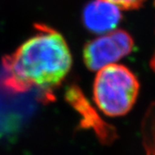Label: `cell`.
<instances>
[{
  "label": "cell",
  "instance_id": "1",
  "mask_svg": "<svg viewBox=\"0 0 155 155\" xmlns=\"http://www.w3.org/2000/svg\"><path fill=\"white\" fill-rule=\"evenodd\" d=\"M72 63L70 49L61 33L36 24L34 34L3 58L4 83L16 93L33 88L51 90L63 82Z\"/></svg>",
  "mask_w": 155,
  "mask_h": 155
},
{
  "label": "cell",
  "instance_id": "2",
  "mask_svg": "<svg viewBox=\"0 0 155 155\" xmlns=\"http://www.w3.org/2000/svg\"><path fill=\"white\" fill-rule=\"evenodd\" d=\"M140 84L127 66L111 64L96 71L93 97L96 107L108 117L126 115L135 106Z\"/></svg>",
  "mask_w": 155,
  "mask_h": 155
},
{
  "label": "cell",
  "instance_id": "3",
  "mask_svg": "<svg viewBox=\"0 0 155 155\" xmlns=\"http://www.w3.org/2000/svg\"><path fill=\"white\" fill-rule=\"evenodd\" d=\"M134 47L135 41L128 32L115 29L85 44L82 53L83 62L88 69L96 72L127 56Z\"/></svg>",
  "mask_w": 155,
  "mask_h": 155
},
{
  "label": "cell",
  "instance_id": "4",
  "mask_svg": "<svg viewBox=\"0 0 155 155\" xmlns=\"http://www.w3.org/2000/svg\"><path fill=\"white\" fill-rule=\"evenodd\" d=\"M84 27L96 35H103L117 28L123 15L121 9L105 0H93L82 10Z\"/></svg>",
  "mask_w": 155,
  "mask_h": 155
},
{
  "label": "cell",
  "instance_id": "5",
  "mask_svg": "<svg viewBox=\"0 0 155 155\" xmlns=\"http://www.w3.org/2000/svg\"><path fill=\"white\" fill-rule=\"evenodd\" d=\"M142 146L146 155H155V101L145 111L140 125Z\"/></svg>",
  "mask_w": 155,
  "mask_h": 155
},
{
  "label": "cell",
  "instance_id": "6",
  "mask_svg": "<svg viewBox=\"0 0 155 155\" xmlns=\"http://www.w3.org/2000/svg\"><path fill=\"white\" fill-rule=\"evenodd\" d=\"M105 1L116 5L121 10H134L139 8L144 4L145 0H105Z\"/></svg>",
  "mask_w": 155,
  "mask_h": 155
},
{
  "label": "cell",
  "instance_id": "7",
  "mask_svg": "<svg viewBox=\"0 0 155 155\" xmlns=\"http://www.w3.org/2000/svg\"><path fill=\"white\" fill-rule=\"evenodd\" d=\"M150 65L151 69L153 70V72H155V52H154L153 56H152V57H151V59H150Z\"/></svg>",
  "mask_w": 155,
  "mask_h": 155
}]
</instances>
